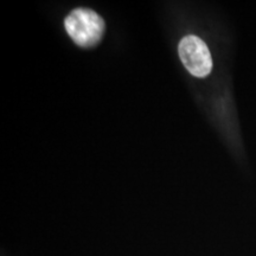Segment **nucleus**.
I'll return each instance as SVG.
<instances>
[{
	"label": "nucleus",
	"mask_w": 256,
	"mask_h": 256,
	"mask_svg": "<svg viewBox=\"0 0 256 256\" xmlns=\"http://www.w3.org/2000/svg\"><path fill=\"white\" fill-rule=\"evenodd\" d=\"M70 38L82 48H92L100 43L104 34V22L90 8L72 10L64 20Z\"/></svg>",
	"instance_id": "f257e3e1"
},
{
	"label": "nucleus",
	"mask_w": 256,
	"mask_h": 256,
	"mask_svg": "<svg viewBox=\"0 0 256 256\" xmlns=\"http://www.w3.org/2000/svg\"><path fill=\"white\" fill-rule=\"evenodd\" d=\"M179 57L184 66L196 78H206L212 69V58L209 48L194 34L185 36L178 46Z\"/></svg>",
	"instance_id": "f03ea898"
}]
</instances>
